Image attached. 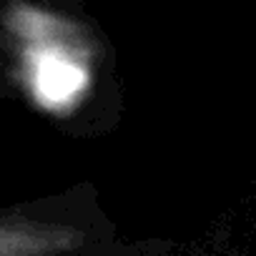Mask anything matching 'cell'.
Instances as JSON below:
<instances>
[{
    "label": "cell",
    "instance_id": "cell-1",
    "mask_svg": "<svg viewBox=\"0 0 256 256\" xmlns=\"http://www.w3.org/2000/svg\"><path fill=\"white\" fill-rule=\"evenodd\" d=\"M86 244V234L70 224L0 214V256H63Z\"/></svg>",
    "mask_w": 256,
    "mask_h": 256
},
{
    "label": "cell",
    "instance_id": "cell-2",
    "mask_svg": "<svg viewBox=\"0 0 256 256\" xmlns=\"http://www.w3.org/2000/svg\"><path fill=\"white\" fill-rule=\"evenodd\" d=\"M80 83V73L68 66V63H60V60H48L40 70V86L48 96H70Z\"/></svg>",
    "mask_w": 256,
    "mask_h": 256
}]
</instances>
